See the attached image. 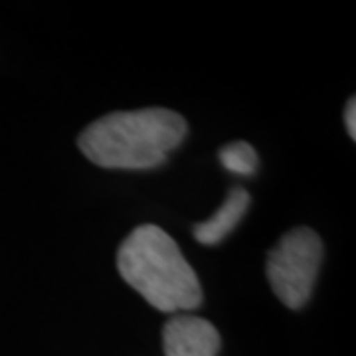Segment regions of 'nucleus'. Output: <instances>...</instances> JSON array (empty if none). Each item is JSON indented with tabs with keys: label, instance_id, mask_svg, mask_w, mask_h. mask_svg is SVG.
<instances>
[{
	"label": "nucleus",
	"instance_id": "f257e3e1",
	"mask_svg": "<svg viewBox=\"0 0 356 356\" xmlns=\"http://www.w3.org/2000/svg\"><path fill=\"white\" fill-rule=\"evenodd\" d=\"M188 133L182 115L163 107L103 115L77 137L79 151L103 168L161 166Z\"/></svg>",
	"mask_w": 356,
	"mask_h": 356
},
{
	"label": "nucleus",
	"instance_id": "f03ea898",
	"mask_svg": "<svg viewBox=\"0 0 356 356\" xmlns=\"http://www.w3.org/2000/svg\"><path fill=\"white\" fill-rule=\"evenodd\" d=\"M123 281L163 313L198 309L202 287L178 243L165 229L145 224L135 228L117 252Z\"/></svg>",
	"mask_w": 356,
	"mask_h": 356
},
{
	"label": "nucleus",
	"instance_id": "7ed1b4c3",
	"mask_svg": "<svg viewBox=\"0 0 356 356\" xmlns=\"http://www.w3.org/2000/svg\"><path fill=\"white\" fill-rule=\"evenodd\" d=\"M323 261V242L311 228H293L267 254V281L281 303L301 309L309 301L318 267Z\"/></svg>",
	"mask_w": 356,
	"mask_h": 356
},
{
	"label": "nucleus",
	"instance_id": "20e7f679",
	"mask_svg": "<svg viewBox=\"0 0 356 356\" xmlns=\"http://www.w3.org/2000/svg\"><path fill=\"white\" fill-rule=\"evenodd\" d=\"M220 332L206 318L188 313L168 318L163 329V348L166 356H218Z\"/></svg>",
	"mask_w": 356,
	"mask_h": 356
},
{
	"label": "nucleus",
	"instance_id": "39448f33",
	"mask_svg": "<svg viewBox=\"0 0 356 356\" xmlns=\"http://www.w3.org/2000/svg\"><path fill=\"white\" fill-rule=\"evenodd\" d=\"M248 208H250V194L243 188H234L228 194L226 202L218 208L214 216L192 228L196 242L204 245H216L218 242H222L229 232L240 224Z\"/></svg>",
	"mask_w": 356,
	"mask_h": 356
},
{
	"label": "nucleus",
	"instance_id": "423d86ee",
	"mask_svg": "<svg viewBox=\"0 0 356 356\" xmlns=\"http://www.w3.org/2000/svg\"><path fill=\"white\" fill-rule=\"evenodd\" d=\"M218 159L226 170L234 172V175H242V177L254 175L257 168V153L245 140H236V143L222 147L218 153Z\"/></svg>",
	"mask_w": 356,
	"mask_h": 356
},
{
	"label": "nucleus",
	"instance_id": "0eeeda50",
	"mask_svg": "<svg viewBox=\"0 0 356 356\" xmlns=\"http://www.w3.org/2000/svg\"><path fill=\"white\" fill-rule=\"evenodd\" d=\"M344 125L346 131L350 135V139H356V102L350 99L346 103V109H344Z\"/></svg>",
	"mask_w": 356,
	"mask_h": 356
}]
</instances>
